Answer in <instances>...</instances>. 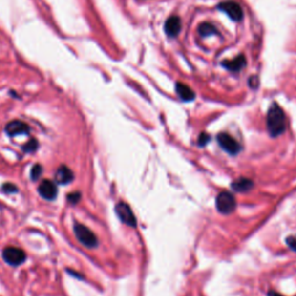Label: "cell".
<instances>
[{"mask_svg":"<svg viewBox=\"0 0 296 296\" xmlns=\"http://www.w3.org/2000/svg\"><path fill=\"white\" fill-rule=\"evenodd\" d=\"M266 125L271 137L275 138L285 133L286 127H287L286 116L283 110L276 103H273L270 106L266 117Z\"/></svg>","mask_w":296,"mask_h":296,"instance_id":"6da1fadb","label":"cell"},{"mask_svg":"<svg viewBox=\"0 0 296 296\" xmlns=\"http://www.w3.org/2000/svg\"><path fill=\"white\" fill-rule=\"evenodd\" d=\"M74 234L78 240L80 241V243L84 244L85 247L96 248L97 244H99L96 235L88 227L81 225V223H77L74 226Z\"/></svg>","mask_w":296,"mask_h":296,"instance_id":"7a4b0ae2","label":"cell"},{"mask_svg":"<svg viewBox=\"0 0 296 296\" xmlns=\"http://www.w3.org/2000/svg\"><path fill=\"white\" fill-rule=\"evenodd\" d=\"M216 210L221 214H231L236 209V200L233 193L228 191H222L216 196Z\"/></svg>","mask_w":296,"mask_h":296,"instance_id":"3957f363","label":"cell"},{"mask_svg":"<svg viewBox=\"0 0 296 296\" xmlns=\"http://www.w3.org/2000/svg\"><path fill=\"white\" fill-rule=\"evenodd\" d=\"M2 258L6 263L12 266H19L26 260V254L21 249L15 247H7L2 251Z\"/></svg>","mask_w":296,"mask_h":296,"instance_id":"277c9868","label":"cell"},{"mask_svg":"<svg viewBox=\"0 0 296 296\" xmlns=\"http://www.w3.org/2000/svg\"><path fill=\"white\" fill-rule=\"evenodd\" d=\"M218 143L222 149L231 154V155H236L242 149L241 145L228 133H220L218 135Z\"/></svg>","mask_w":296,"mask_h":296,"instance_id":"5b68a950","label":"cell"},{"mask_svg":"<svg viewBox=\"0 0 296 296\" xmlns=\"http://www.w3.org/2000/svg\"><path fill=\"white\" fill-rule=\"evenodd\" d=\"M116 213H117L118 218L121 219L122 222L127 223V226L135 228L137 227V219H135L133 212H132L131 207L127 203H118L116 205Z\"/></svg>","mask_w":296,"mask_h":296,"instance_id":"8992f818","label":"cell"},{"mask_svg":"<svg viewBox=\"0 0 296 296\" xmlns=\"http://www.w3.org/2000/svg\"><path fill=\"white\" fill-rule=\"evenodd\" d=\"M218 8L234 21H240L243 18V11L241 6L235 1H223L218 6Z\"/></svg>","mask_w":296,"mask_h":296,"instance_id":"52a82bcc","label":"cell"},{"mask_svg":"<svg viewBox=\"0 0 296 296\" xmlns=\"http://www.w3.org/2000/svg\"><path fill=\"white\" fill-rule=\"evenodd\" d=\"M39 193L41 194V197H43L46 200L56 199L57 194H58L56 183L53 181H50V179H44V181L41 182L39 187Z\"/></svg>","mask_w":296,"mask_h":296,"instance_id":"ba28073f","label":"cell"},{"mask_svg":"<svg viewBox=\"0 0 296 296\" xmlns=\"http://www.w3.org/2000/svg\"><path fill=\"white\" fill-rule=\"evenodd\" d=\"M6 133L8 135H11V137H17V135L20 134H26L29 133L30 128L26 123L21 122V121H12L9 122L7 125H6L5 127Z\"/></svg>","mask_w":296,"mask_h":296,"instance_id":"9c48e42d","label":"cell"},{"mask_svg":"<svg viewBox=\"0 0 296 296\" xmlns=\"http://www.w3.org/2000/svg\"><path fill=\"white\" fill-rule=\"evenodd\" d=\"M181 29H182V21L177 15H172V17H170L168 20L166 21L165 30L168 36L176 37L179 33H181Z\"/></svg>","mask_w":296,"mask_h":296,"instance_id":"30bf717a","label":"cell"},{"mask_svg":"<svg viewBox=\"0 0 296 296\" xmlns=\"http://www.w3.org/2000/svg\"><path fill=\"white\" fill-rule=\"evenodd\" d=\"M56 182L59 184H68L73 181L74 175L72 172V170L66 166H62L57 169L56 175H55Z\"/></svg>","mask_w":296,"mask_h":296,"instance_id":"8fae6325","label":"cell"},{"mask_svg":"<svg viewBox=\"0 0 296 296\" xmlns=\"http://www.w3.org/2000/svg\"><path fill=\"white\" fill-rule=\"evenodd\" d=\"M176 93H177V95L181 97V100H183L184 102H190V101L194 100V97H196L193 90L183 83L176 84Z\"/></svg>","mask_w":296,"mask_h":296,"instance_id":"7c38bea8","label":"cell"},{"mask_svg":"<svg viewBox=\"0 0 296 296\" xmlns=\"http://www.w3.org/2000/svg\"><path fill=\"white\" fill-rule=\"evenodd\" d=\"M245 64H247V61H245L244 56H237L236 58L232 59V61H225L222 63L223 67H226L227 70L232 71V72H238L241 71L242 68L244 67Z\"/></svg>","mask_w":296,"mask_h":296,"instance_id":"4fadbf2b","label":"cell"},{"mask_svg":"<svg viewBox=\"0 0 296 296\" xmlns=\"http://www.w3.org/2000/svg\"><path fill=\"white\" fill-rule=\"evenodd\" d=\"M253 187H254V182L251 181L250 178H244V177L238 178L237 181L233 182L232 183V189L237 192L249 191L250 189H253Z\"/></svg>","mask_w":296,"mask_h":296,"instance_id":"5bb4252c","label":"cell"},{"mask_svg":"<svg viewBox=\"0 0 296 296\" xmlns=\"http://www.w3.org/2000/svg\"><path fill=\"white\" fill-rule=\"evenodd\" d=\"M198 31L203 37L206 36H211L212 34H219V31L216 30V28L211 23H201L199 27H198Z\"/></svg>","mask_w":296,"mask_h":296,"instance_id":"9a60e30c","label":"cell"},{"mask_svg":"<svg viewBox=\"0 0 296 296\" xmlns=\"http://www.w3.org/2000/svg\"><path fill=\"white\" fill-rule=\"evenodd\" d=\"M37 148H39V141H37L36 139H30L23 146V150L26 153H34Z\"/></svg>","mask_w":296,"mask_h":296,"instance_id":"2e32d148","label":"cell"},{"mask_svg":"<svg viewBox=\"0 0 296 296\" xmlns=\"http://www.w3.org/2000/svg\"><path fill=\"white\" fill-rule=\"evenodd\" d=\"M43 172V169H42V166L41 165H35L33 167V169H31V172H30V177L33 181H37L41 177V175H42Z\"/></svg>","mask_w":296,"mask_h":296,"instance_id":"e0dca14e","label":"cell"},{"mask_svg":"<svg viewBox=\"0 0 296 296\" xmlns=\"http://www.w3.org/2000/svg\"><path fill=\"white\" fill-rule=\"evenodd\" d=\"M2 191L6 193H15V192H18V188L12 183H6L2 185Z\"/></svg>","mask_w":296,"mask_h":296,"instance_id":"ac0fdd59","label":"cell"},{"mask_svg":"<svg viewBox=\"0 0 296 296\" xmlns=\"http://www.w3.org/2000/svg\"><path fill=\"white\" fill-rule=\"evenodd\" d=\"M81 194L79 193V192H73V193H70L67 196V199L70 201L71 204H77L79 203V200H80Z\"/></svg>","mask_w":296,"mask_h":296,"instance_id":"d6986e66","label":"cell"},{"mask_svg":"<svg viewBox=\"0 0 296 296\" xmlns=\"http://www.w3.org/2000/svg\"><path fill=\"white\" fill-rule=\"evenodd\" d=\"M210 139H211V137H210L209 134L201 133L200 137H199V139H198V145H199V146H201V147H204L205 145L209 144Z\"/></svg>","mask_w":296,"mask_h":296,"instance_id":"ffe728a7","label":"cell"},{"mask_svg":"<svg viewBox=\"0 0 296 296\" xmlns=\"http://www.w3.org/2000/svg\"><path fill=\"white\" fill-rule=\"evenodd\" d=\"M286 243H287L289 249H292L293 251L296 253V236H289L286 240Z\"/></svg>","mask_w":296,"mask_h":296,"instance_id":"44dd1931","label":"cell"},{"mask_svg":"<svg viewBox=\"0 0 296 296\" xmlns=\"http://www.w3.org/2000/svg\"><path fill=\"white\" fill-rule=\"evenodd\" d=\"M269 296H282V295H280V294H278V293H275V292H270L269 293Z\"/></svg>","mask_w":296,"mask_h":296,"instance_id":"7402d4cb","label":"cell"}]
</instances>
